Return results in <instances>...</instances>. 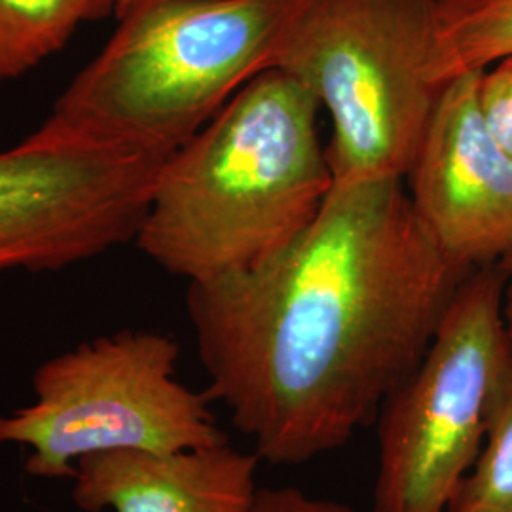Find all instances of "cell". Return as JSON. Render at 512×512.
I'll return each instance as SVG.
<instances>
[{
    "instance_id": "1",
    "label": "cell",
    "mask_w": 512,
    "mask_h": 512,
    "mask_svg": "<svg viewBox=\"0 0 512 512\" xmlns=\"http://www.w3.org/2000/svg\"><path fill=\"white\" fill-rule=\"evenodd\" d=\"M403 181L334 183L277 255L188 283L207 393L260 461L306 463L376 421L473 272L440 251Z\"/></svg>"
},
{
    "instance_id": "2",
    "label": "cell",
    "mask_w": 512,
    "mask_h": 512,
    "mask_svg": "<svg viewBox=\"0 0 512 512\" xmlns=\"http://www.w3.org/2000/svg\"><path fill=\"white\" fill-rule=\"evenodd\" d=\"M319 103L268 69L165 162L137 247L188 283L249 270L285 249L334 186Z\"/></svg>"
},
{
    "instance_id": "3",
    "label": "cell",
    "mask_w": 512,
    "mask_h": 512,
    "mask_svg": "<svg viewBox=\"0 0 512 512\" xmlns=\"http://www.w3.org/2000/svg\"><path fill=\"white\" fill-rule=\"evenodd\" d=\"M308 0H133L35 129L171 158L275 59Z\"/></svg>"
},
{
    "instance_id": "4",
    "label": "cell",
    "mask_w": 512,
    "mask_h": 512,
    "mask_svg": "<svg viewBox=\"0 0 512 512\" xmlns=\"http://www.w3.org/2000/svg\"><path fill=\"white\" fill-rule=\"evenodd\" d=\"M274 69L329 112L334 183L404 179L458 76L435 0H308Z\"/></svg>"
},
{
    "instance_id": "5",
    "label": "cell",
    "mask_w": 512,
    "mask_h": 512,
    "mask_svg": "<svg viewBox=\"0 0 512 512\" xmlns=\"http://www.w3.org/2000/svg\"><path fill=\"white\" fill-rule=\"evenodd\" d=\"M179 344L154 330H120L44 361L35 401L0 416V446L29 454L25 473L71 480L105 452L173 454L224 442L209 393L177 378Z\"/></svg>"
},
{
    "instance_id": "6",
    "label": "cell",
    "mask_w": 512,
    "mask_h": 512,
    "mask_svg": "<svg viewBox=\"0 0 512 512\" xmlns=\"http://www.w3.org/2000/svg\"><path fill=\"white\" fill-rule=\"evenodd\" d=\"M501 264L459 283L420 365L382 404L372 512H448L511 363Z\"/></svg>"
},
{
    "instance_id": "7",
    "label": "cell",
    "mask_w": 512,
    "mask_h": 512,
    "mask_svg": "<svg viewBox=\"0 0 512 512\" xmlns=\"http://www.w3.org/2000/svg\"><path fill=\"white\" fill-rule=\"evenodd\" d=\"M169 158L35 131L0 152V274L57 272L135 241Z\"/></svg>"
},
{
    "instance_id": "8",
    "label": "cell",
    "mask_w": 512,
    "mask_h": 512,
    "mask_svg": "<svg viewBox=\"0 0 512 512\" xmlns=\"http://www.w3.org/2000/svg\"><path fill=\"white\" fill-rule=\"evenodd\" d=\"M480 74H459L446 86L404 177L421 224L465 270L512 253V156L482 118Z\"/></svg>"
},
{
    "instance_id": "9",
    "label": "cell",
    "mask_w": 512,
    "mask_h": 512,
    "mask_svg": "<svg viewBox=\"0 0 512 512\" xmlns=\"http://www.w3.org/2000/svg\"><path fill=\"white\" fill-rule=\"evenodd\" d=\"M260 458L228 440L173 454L105 452L76 463L82 512H251Z\"/></svg>"
},
{
    "instance_id": "10",
    "label": "cell",
    "mask_w": 512,
    "mask_h": 512,
    "mask_svg": "<svg viewBox=\"0 0 512 512\" xmlns=\"http://www.w3.org/2000/svg\"><path fill=\"white\" fill-rule=\"evenodd\" d=\"M114 10L116 0H0V82L31 73Z\"/></svg>"
},
{
    "instance_id": "11",
    "label": "cell",
    "mask_w": 512,
    "mask_h": 512,
    "mask_svg": "<svg viewBox=\"0 0 512 512\" xmlns=\"http://www.w3.org/2000/svg\"><path fill=\"white\" fill-rule=\"evenodd\" d=\"M435 8L458 76L512 57V0H435Z\"/></svg>"
},
{
    "instance_id": "12",
    "label": "cell",
    "mask_w": 512,
    "mask_h": 512,
    "mask_svg": "<svg viewBox=\"0 0 512 512\" xmlns=\"http://www.w3.org/2000/svg\"><path fill=\"white\" fill-rule=\"evenodd\" d=\"M448 512H512V359L495 389L480 454Z\"/></svg>"
},
{
    "instance_id": "13",
    "label": "cell",
    "mask_w": 512,
    "mask_h": 512,
    "mask_svg": "<svg viewBox=\"0 0 512 512\" xmlns=\"http://www.w3.org/2000/svg\"><path fill=\"white\" fill-rule=\"evenodd\" d=\"M478 105L495 141L512 156V57L482 71Z\"/></svg>"
},
{
    "instance_id": "14",
    "label": "cell",
    "mask_w": 512,
    "mask_h": 512,
    "mask_svg": "<svg viewBox=\"0 0 512 512\" xmlns=\"http://www.w3.org/2000/svg\"><path fill=\"white\" fill-rule=\"evenodd\" d=\"M251 512H355L342 503L304 494L296 488L258 490Z\"/></svg>"
},
{
    "instance_id": "15",
    "label": "cell",
    "mask_w": 512,
    "mask_h": 512,
    "mask_svg": "<svg viewBox=\"0 0 512 512\" xmlns=\"http://www.w3.org/2000/svg\"><path fill=\"white\" fill-rule=\"evenodd\" d=\"M501 268L505 270L507 281H505V294H503V319H505V329L509 336V344L512 351V253L505 260L499 262Z\"/></svg>"
},
{
    "instance_id": "16",
    "label": "cell",
    "mask_w": 512,
    "mask_h": 512,
    "mask_svg": "<svg viewBox=\"0 0 512 512\" xmlns=\"http://www.w3.org/2000/svg\"><path fill=\"white\" fill-rule=\"evenodd\" d=\"M129 2H133V0H116V10H114V18L128 6Z\"/></svg>"
}]
</instances>
